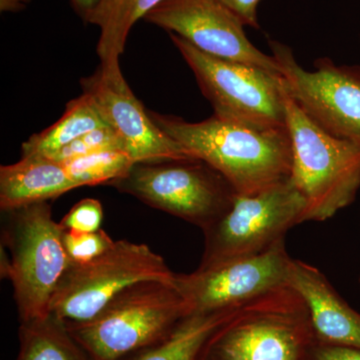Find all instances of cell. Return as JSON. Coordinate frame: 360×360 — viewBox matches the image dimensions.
<instances>
[{
	"label": "cell",
	"instance_id": "6da1fadb",
	"mask_svg": "<svg viewBox=\"0 0 360 360\" xmlns=\"http://www.w3.org/2000/svg\"><path fill=\"white\" fill-rule=\"evenodd\" d=\"M155 124L224 175L239 195H250L290 179L292 153L288 129H259L213 115L200 122L149 111Z\"/></svg>",
	"mask_w": 360,
	"mask_h": 360
},
{
	"label": "cell",
	"instance_id": "7a4b0ae2",
	"mask_svg": "<svg viewBox=\"0 0 360 360\" xmlns=\"http://www.w3.org/2000/svg\"><path fill=\"white\" fill-rule=\"evenodd\" d=\"M189 314L174 283L139 281L120 291L99 314L65 322L91 360H123L165 338Z\"/></svg>",
	"mask_w": 360,
	"mask_h": 360
},
{
	"label": "cell",
	"instance_id": "3957f363",
	"mask_svg": "<svg viewBox=\"0 0 360 360\" xmlns=\"http://www.w3.org/2000/svg\"><path fill=\"white\" fill-rule=\"evenodd\" d=\"M1 276L11 281L20 322L51 314V303L71 264L63 243L65 229L52 217L49 201L4 210Z\"/></svg>",
	"mask_w": 360,
	"mask_h": 360
},
{
	"label": "cell",
	"instance_id": "277c9868",
	"mask_svg": "<svg viewBox=\"0 0 360 360\" xmlns=\"http://www.w3.org/2000/svg\"><path fill=\"white\" fill-rule=\"evenodd\" d=\"M284 101L292 153L290 179L307 202L304 222L326 221L356 198L360 142L340 139L322 129L286 87Z\"/></svg>",
	"mask_w": 360,
	"mask_h": 360
},
{
	"label": "cell",
	"instance_id": "5b68a950",
	"mask_svg": "<svg viewBox=\"0 0 360 360\" xmlns=\"http://www.w3.org/2000/svg\"><path fill=\"white\" fill-rule=\"evenodd\" d=\"M314 342L307 305L283 285L236 309L206 341L198 360H305Z\"/></svg>",
	"mask_w": 360,
	"mask_h": 360
},
{
	"label": "cell",
	"instance_id": "8992f818",
	"mask_svg": "<svg viewBox=\"0 0 360 360\" xmlns=\"http://www.w3.org/2000/svg\"><path fill=\"white\" fill-rule=\"evenodd\" d=\"M169 37L193 70L215 116L259 129H288L283 75L215 58L174 33Z\"/></svg>",
	"mask_w": 360,
	"mask_h": 360
},
{
	"label": "cell",
	"instance_id": "52a82bcc",
	"mask_svg": "<svg viewBox=\"0 0 360 360\" xmlns=\"http://www.w3.org/2000/svg\"><path fill=\"white\" fill-rule=\"evenodd\" d=\"M108 186L202 231L229 212L236 195L224 175L198 160L134 163Z\"/></svg>",
	"mask_w": 360,
	"mask_h": 360
},
{
	"label": "cell",
	"instance_id": "ba28073f",
	"mask_svg": "<svg viewBox=\"0 0 360 360\" xmlns=\"http://www.w3.org/2000/svg\"><path fill=\"white\" fill-rule=\"evenodd\" d=\"M305 210L307 202L290 179L260 193L236 194L229 212L202 231L200 269L269 250L304 222Z\"/></svg>",
	"mask_w": 360,
	"mask_h": 360
},
{
	"label": "cell",
	"instance_id": "9c48e42d",
	"mask_svg": "<svg viewBox=\"0 0 360 360\" xmlns=\"http://www.w3.org/2000/svg\"><path fill=\"white\" fill-rule=\"evenodd\" d=\"M176 274L148 245L117 240L101 257L71 262L51 303V314L63 322L89 321L120 291L139 281L174 283Z\"/></svg>",
	"mask_w": 360,
	"mask_h": 360
},
{
	"label": "cell",
	"instance_id": "30bf717a",
	"mask_svg": "<svg viewBox=\"0 0 360 360\" xmlns=\"http://www.w3.org/2000/svg\"><path fill=\"white\" fill-rule=\"evenodd\" d=\"M284 84L303 110L329 134L360 142V66L319 58L304 70L290 47L270 40Z\"/></svg>",
	"mask_w": 360,
	"mask_h": 360
},
{
	"label": "cell",
	"instance_id": "8fae6325",
	"mask_svg": "<svg viewBox=\"0 0 360 360\" xmlns=\"http://www.w3.org/2000/svg\"><path fill=\"white\" fill-rule=\"evenodd\" d=\"M292 259L283 239L257 255L198 267L193 274H176L175 285L189 314L236 309L288 285Z\"/></svg>",
	"mask_w": 360,
	"mask_h": 360
},
{
	"label": "cell",
	"instance_id": "7c38bea8",
	"mask_svg": "<svg viewBox=\"0 0 360 360\" xmlns=\"http://www.w3.org/2000/svg\"><path fill=\"white\" fill-rule=\"evenodd\" d=\"M144 20L179 35L215 58L281 75L276 58L251 44L245 23L219 0H163Z\"/></svg>",
	"mask_w": 360,
	"mask_h": 360
},
{
	"label": "cell",
	"instance_id": "4fadbf2b",
	"mask_svg": "<svg viewBox=\"0 0 360 360\" xmlns=\"http://www.w3.org/2000/svg\"><path fill=\"white\" fill-rule=\"evenodd\" d=\"M82 86L134 163L195 160L155 124L125 78L111 82L96 70L91 77L82 78Z\"/></svg>",
	"mask_w": 360,
	"mask_h": 360
},
{
	"label": "cell",
	"instance_id": "5bb4252c",
	"mask_svg": "<svg viewBox=\"0 0 360 360\" xmlns=\"http://www.w3.org/2000/svg\"><path fill=\"white\" fill-rule=\"evenodd\" d=\"M288 285L307 305L316 342L360 349V314L338 295L321 270L292 259Z\"/></svg>",
	"mask_w": 360,
	"mask_h": 360
},
{
	"label": "cell",
	"instance_id": "9a60e30c",
	"mask_svg": "<svg viewBox=\"0 0 360 360\" xmlns=\"http://www.w3.org/2000/svg\"><path fill=\"white\" fill-rule=\"evenodd\" d=\"M77 188L60 161L49 156L26 155L13 165L0 168V208L56 200Z\"/></svg>",
	"mask_w": 360,
	"mask_h": 360
},
{
	"label": "cell",
	"instance_id": "2e32d148",
	"mask_svg": "<svg viewBox=\"0 0 360 360\" xmlns=\"http://www.w3.org/2000/svg\"><path fill=\"white\" fill-rule=\"evenodd\" d=\"M163 0H99L89 18L101 30L96 51L101 59L98 70L111 82L122 80L120 58L124 52L130 30L141 18Z\"/></svg>",
	"mask_w": 360,
	"mask_h": 360
},
{
	"label": "cell",
	"instance_id": "e0dca14e",
	"mask_svg": "<svg viewBox=\"0 0 360 360\" xmlns=\"http://www.w3.org/2000/svg\"><path fill=\"white\" fill-rule=\"evenodd\" d=\"M238 307L186 315L165 338L123 360H198L208 338Z\"/></svg>",
	"mask_w": 360,
	"mask_h": 360
},
{
	"label": "cell",
	"instance_id": "ac0fdd59",
	"mask_svg": "<svg viewBox=\"0 0 360 360\" xmlns=\"http://www.w3.org/2000/svg\"><path fill=\"white\" fill-rule=\"evenodd\" d=\"M110 127L91 97L82 96L70 101L60 120L51 127L33 134L21 146V156L52 158L68 144L92 130Z\"/></svg>",
	"mask_w": 360,
	"mask_h": 360
},
{
	"label": "cell",
	"instance_id": "d6986e66",
	"mask_svg": "<svg viewBox=\"0 0 360 360\" xmlns=\"http://www.w3.org/2000/svg\"><path fill=\"white\" fill-rule=\"evenodd\" d=\"M16 360H91L71 336L65 323L53 314L20 322Z\"/></svg>",
	"mask_w": 360,
	"mask_h": 360
},
{
	"label": "cell",
	"instance_id": "ffe728a7",
	"mask_svg": "<svg viewBox=\"0 0 360 360\" xmlns=\"http://www.w3.org/2000/svg\"><path fill=\"white\" fill-rule=\"evenodd\" d=\"M77 187L110 184L129 172L134 160L122 149H108L63 162Z\"/></svg>",
	"mask_w": 360,
	"mask_h": 360
},
{
	"label": "cell",
	"instance_id": "44dd1931",
	"mask_svg": "<svg viewBox=\"0 0 360 360\" xmlns=\"http://www.w3.org/2000/svg\"><path fill=\"white\" fill-rule=\"evenodd\" d=\"M115 240L103 229L94 232L65 231L63 243L71 262L85 264L106 252Z\"/></svg>",
	"mask_w": 360,
	"mask_h": 360
},
{
	"label": "cell",
	"instance_id": "7402d4cb",
	"mask_svg": "<svg viewBox=\"0 0 360 360\" xmlns=\"http://www.w3.org/2000/svg\"><path fill=\"white\" fill-rule=\"evenodd\" d=\"M108 149H122V150L120 137L110 127L92 130L89 134L82 135L79 139L68 144L66 148L61 149L51 158L65 162L72 158L91 155V153L108 150Z\"/></svg>",
	"mask_w": 360,
	"mask_h": 360
},
{
	"label": "cell",
	"instance_id": "603a6c76",
	"mask_svg": "<svg viewBox=\"0 0 360 360\" xmlns=\"http://www.w3.org/2000/svg\"><path fill=\"white\" fill-rule=\"evenodd\" d=\"M103 205L94 198L80 200L59 222L65 231L94 232L101 229Z\"/></svg>",
	"mask_w": 360,
	"mask_h": 360
},
{
	"label": "cell",
	"instance_id": "cb8c5ba5",
	"mask_svg": "<svg viewBox=\"0 0 360 360\" xmlns=\"http://www.w3.org/2000/svg\"><path fill=\"white\" fill-rule=\"evenodd\" d=\"M305 360H360V349L322 345L315 341L307 352Z\"/></svg>",
	"mask_w": 360,
	"mask_h": 360
},
{
	"label": "cell",
	"instance_id": "d4e9b609",
	"mask_svg": "<svg viewBox=\"0 0 360 360\" xmlns=\"http://www.w3.org/2000/svg\"><path fill=\"white\" fill-rule=\"evenodd\" d=\"M227 8L240 18L245 26L259 28L257 20V6L262 0H219Z\"/></svg>",
	"mask_w": 360,
	"mask_h": 360
},
{
	"label": "cell",
	"instance_id": "484cf974",
	"mask_svg": "<svg viewBox=\"0 0 360 360\" xmlns=\"http://www.w3.org/2000/svg\"><path fill=\"white\" fill-rule=\"evenodd\" d=\"M70 4L84 22L89 23V18L98 6L99 0H70Z\"/></svg>",
	"mask_w": 360,
	"mask_h": 360
},
{
	"label": "cell",
	"instance_id": "4316f807",
	"mask_svg": "<svg viewBox=\"0 0 360 360\" xmlns=\"http://www.w3.org/2000/svg\"><path fill=\"white\" fill-rule=\"evenodd\" d=\"M32 0H0L1 13H20Z\"/></svg>",
	"mask_w": 360,
	"mask_h": 360
},
{
	"label": "cell",
	"instance_id": "83f0119b",
	"mask_svg": "<svg viewBox=\"0 0 360 360\" xmlns=\"http://www.w3.org/2000/svg\"><path fill=\"white\" fill-rule=\"evenodd\" d=\"M359 283H360V276H359Z\"/></svg>",
	"mask_w": 360,
	"mask_h": 360
}]
</instances>
